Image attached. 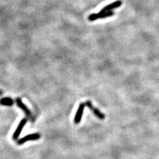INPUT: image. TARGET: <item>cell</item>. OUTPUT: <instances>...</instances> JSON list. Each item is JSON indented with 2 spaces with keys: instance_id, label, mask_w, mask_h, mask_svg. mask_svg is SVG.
<instances>
[{
  "instance_id": "obj_5",
  "label": "cell",
  "mask_w": 159,
  "mask_h": 159,
  "mask_svg": "<svg viewBox=\"0 0 159 159\" xmlns=\"http://www.w3.org/2000/svg\"><path fill=\"white\" fill-rule=\"evenodd\" d=\"M122 4V2L121 0H117L116 2H115L112 3H110L108 6H106L105 7H104L102 9H101V11H99L100 13H105L107 11H112L113 9H116L119 7L120 6H121Z\"/></svg>"
},
{
  "instance_id": "obj_7",
  "label": "cell",
  "mask_w": 159,
  "mask_h": 159,
  "mask_svg": "<svg viewBox=\"0 0 159 159\" xmlns=\"http://www.w3.org/2000/svg\"><path fill=\"white\" fill-rule=\"evenodd\" d=\"M16 103L17 104V105L19 106V108H21L24 112H25L27 115H31V112L30 110L28 109V108L27 106L24 104L22 102V100L20 98H17L16 99Z\"/></svg>"
},
{
  "instance_id": "obj_2",
  "label": "cell",
  "mask_w": 159,
  "mask_h": 159,
  "mask_svg": "<svg viewBox=\"0 0 159 159\" xmlns=\"http://www.w3.org/2000/svg\"><path fill=\"white\" fill-rule=\"evenodd\" d=\"M85 105H86V106H87V107L91 111V112L94 113V114L98 118H99V119H105V115L103 113L101 112L98 109L94 108V105H92V104H91L90 101H89V100L86 101V103H85Z\"/></svg>"
},
{
  "instance_id": "obj_6",
  "label": "cell",
  "mask_w": 159,
  "mask_h": 159,
  "mask_svg": "<svg viewBox=\"0 0 159 159\" xmlns=\"http://www.w3.org/2000/svg\"><path fill=\"white\" fill-rule=\"evenodd\" d=\"M26 123H27V119H22L21 121H20V123H19L16 130L13 135V139H14V140H16V139H17V138L19 137V136L20 135L22 130H23L24 126H25V125L26 124Z\"/></svg>"
},
{
  "instance_id": "obj_4",
  "label": "cell",
  "mask_w": 159,
  "mask_h": 159,
  "mask_svg": "<svg viewBox=\"0 0 159 159\" xmlns=\"http://www.w3.org/2000/svg\"><path fill=\"white\" fill-rule=\"evenodd\" d=\"M86 107L85 103H82L79 105L78 108L77 109V112L74 117V123L75 124H78L80 123L82 117V115L84 113V110Z\"/></svg>"
},
{
  "instance_id": "obj_3",
  "label": "cell",
  "mask_w": 159,
  "mask_h": 159,
  "mask_svg": "<svg viewBox=\"0 0 159 159\" xmlns=\"http://www.w3.org/2000/svg\"><path fill=\"white\" fill-rule=\"evenodd\" d=\"M41 138V135L39 133H33V134H30L28 135L27 136H25L24 137L21 138V139H19L18 141L19 144H23L24 143H25L27 141H35L38 140Z\"/></svg>"
},
{
  "instance_id": "obj_1",
  "label": "cell",
  "mask_w": 159,
  "mask_h": 159,
  "mask_svg": "<svg viewBox=\"0 0 159 159\" xmlns=\"http://www.w3.org/2000/svg\"><path fill=\"white\" fill-rule=\"evenodd\" d=\"M114 15V12L112 11H107L105 13H93L88 16V20L90 21H94L99 19H104L112 17Z\"/></svg>"
},
{
  "instance_id": "obj_8",
  "label": "cell",
  "mask_w": 159,
  "mask_h": 159,
  "mask_svg": "<svg viewBox=\"0 0 159 159\" xmlns=\"http://www.w3.org/2000/svg\"><path fill=\"white\" fill-rule=\"evenodd\" d=\"M0 104L3 105H7V106H10L13 104V101L12 99L9 98H3L0 100Z\"/></svg>"
}]
</instances>
